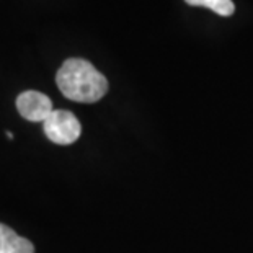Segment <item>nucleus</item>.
<instances>
[{"label": "nucleus", "mask_w": 253, "mask_h": 253, "mask_svg": "<svg viewBox=\"0 0 253 253\" xmlns=\"http://www.w3.org/2000/svg\"><path fill=\"white\" fill-rule=\"evenodd\" d=\"M62 95L79 103H95L108 91V80L85 59H67L56 75Z\"/></svg>", "instance_id": "obj_1"}, {"label": "nucleus", "mask_w": 253, "mask_h": 253, "mask_svg": "<svg viewBox=\"0 0 253 253\" xmlns=\"http://www.w3.org/2000/svg\"><path fill=\"white\" fill-rule=\"evenodd\" d=\"M42 127H44L47 139L59 145H69L75 142L82 132V126L75 115L66 110L52 111L49 118L42 123Z\"/></svg>", "instance_id": "obj_2"}, {"label": "nucleus", "mask_w": 253, "mask_h": 253, "mask_svg": "<svg viewBox=\"0 0 253 253\" xmlns=\"http://www.w3.org/2000/svg\"><path fill=\"white\" fill-rule=\"evenodd\" d=\"M17 110L25 120L33 123H44L52 110V101L49 96H46L41 91L28 90L18 95L17 98Z\"/></svg>", "instance_id": "obj_3"}, {"label": "nucleus", "mask_w": 253, "mask_h": 253, "mask_svg": "<svg viewBox=\"0 0 253 253\" xmlns=\"http://www.w3.org/2000/svg\"><path fill=\"white\" fill-rule=\"evenodd\" d=\"M0 253H35V247L8 225L0 224Z\"/></svg>", "instance_id": "obj_4"}, {"label": "nucleus", "mask_w": 253, "mask_h": 253, "mask_svg": "<svg viewBox=\"0 0 253 253\" xmlns=\"http://www.w3.org/2000/svg\"><path fill=\"white\" fill-rule=\"evenodd\" d=\"M185 2L191 7H206L220 17H230L235 12L232 0H185Z\"/></svg>", "instance_id": "obj_5"}]
</instances>
